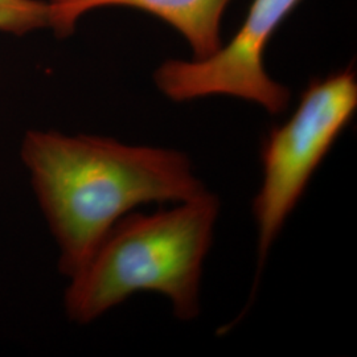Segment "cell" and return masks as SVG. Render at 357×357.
<instances>
[{
	"mask_svg": "<svg viewBox=\"0 0 357 357\" xmlns=\"http://www.w3.org/2000/svg\"><path fill=\"white\" fill-rule=\"evenodd\" d=\"M20 156L59 246V268L69 278L134 208L178 203L206 191L190 158L169 149L29 130Z\"/></svg>",
	"mask_w": 357,
	"mask_h": 357,
	"instance_id": "6da1fadb",
	"label": "cell"
},
{
	"mask_svg": "<svg viewBox=\"0 0 357 357\" xmlns=\"http://www.w3.org/2000/svg\"><path fill=\"white\" fill-rule=\"evenodd\" d=\"M357 107L351 69L310 84L291 116L262 143V183L253 200L258 274L286 220Z\"/></svg>",
	"mask_w": 357,
	"mask_h": 357,
	"instance_id": "3957f363",
	"label": "cell"
},
{
	"mask_svg": "<svg viewBox=\"0 0 357 357\" xmlns=\"http://www.w3.org/2000/svg\"><path fill=\"white\" fill-rule=\"evenodd\" d=\"M50 26L48 1L0 0V32L26 35Z\"/></svg>",
	"mask_w": 357,
	"mask_h": 357,
	"instance_id": "8992f818",
	"label": "cell"
},
{
	"mask_svg": "<svg viewBox=\"0 0 357 357\" xmlns=\"http://www.w3.org/2000/svg\"><path fill=\"white\" fill-rule=\"evenodd\" d=\"M50 26L60 36L70 35L85 13L106 7H128L163 20L185 38L200 60L216 53L221 20L230 0H47Z\"/></svg>",
	"mask_w": 357,
	"mask_h": 357,
	"instance_id": "5b68a950",
	"label": "cell"
},
{
	"mask_svg": "<svg viewBox=\"0 0 357 357\" xmlns=\"http://www.w3.org/2000/svg\"><path fill=\"white\" fill-rule=\"evenodd\" d=\"M220 202L211 192L153 213H128L69 280L66 317L88 324L137 293L165 295L178 320L200 312V281Z\"/></svg>",
	"mask_w": 357,
	"mask_h": 357,
	"instance_id": "7a4b0ae2",
	"label": "cell"
},
{
	"mask_svg": "<svg viewBox=\"0 0 357 357\" xmlns=\"http://www.w3.org/2000/svg\"><path fill=\"white\" fill-rule=\"evenodd\" d=\"M301 1L253 0L238 32L216 53L160 65L153 75L158 89L175 102L229 96L281 114L290 102V90L268 76L264 56L274 32Z\"/></svg>",
	"mask_w": 357,
	"mask_h": 357,
	"instance_id": "277c9868",
	"label": "cell"
}]
</instances>
